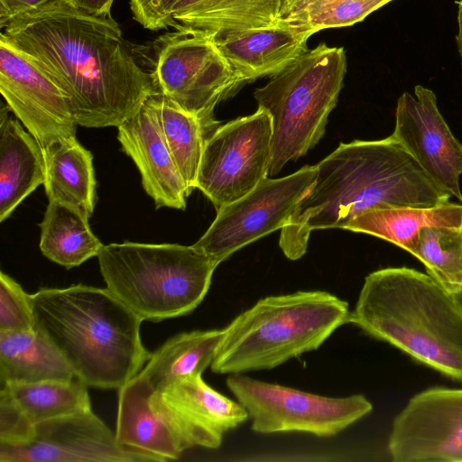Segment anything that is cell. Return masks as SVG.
I'll return each mask as SVG.
<instances>
[{
    "mask_svg": "<svg viewBox=\"0 0 462 462\" xmlns=\"http://www.w3.org/2000/svg\"><path fill=\"white\" fill-rule=\"evenodd\" d=\"M1 36L60 88L78 125L117 127L155 92L111 16L55 2L13 19Z\"/></svg>",
    "mask_w": 462,
    "mask_h": 462,
    "instance_id": "6da1fadb",
    "label": "cell"
},
{
    "mask_svg": "<svg viewBox=\"0 0 462 462\" xmlns=\"http://www.w3.org/2000/svg\"><path fill=\"white\" fill-rule=\"evenodd\" d=\"M316 168L314 183L281 229L279 245L290 260L305 254L313 230L346 229L370 210L433 208L451 197L393 135L341 143Z\"/></svg>",
    "mask_w": 462,
    "mask_h": 462,
    "instance_id": "7a4b0ae2",
    "label": "cell"
},
{
    "mask_svg": "<svg viewBox=\"0 0 462 462\" xmlns=\"http://www.w3.org/2000/svg\"><path fill=\"white\" fill-rule=\"evenodd\" d=\"M31 300L36 328L88 386L118 390L151 357L143 319L107 288H42Z\"/></svg>",
    "mask_w": 462,
    "mask_h": 462,
    "instance_id": "3957f363",
    "label": "cell"
},
{
    "mask_svg": "<svg viewBox=\"0 0 462 462\" xmlns=\"http://www.w3.org/2000/svg\"><path fill=\"white\" fill-rule=\"evenodd\" d=\"M348 323L462 383V311L428 273L405 266L369 273Z\"/></svg>",
    "mask_w": 462,
    "mask_h": 462,
    "instance_id": "277c9868",
    "label": "cell"
},
{
    "mask_svg": "<svg viewBox=\"0 0 462 462\" xmlns=\"http://www.w3.org/2000/svg\"><path fill=\"white\" fill-rule=\"evenodd\" d=\"M349 313L346 301L322 291L263 298L224 328L210 368L222 374L273 369L318 349Z\"/></svg>",
    "mask_w": 462,
    "mask_h": 462,
    "instance_id": "5b68a950",
    "label": "cell"
},
{
    "mask_svg": "<svg viewBox=\"0 0 462 462\" xmlns=\"http://www.w3.org/2000/svg\"><path fill=\"white\" fill-rule=\"evenodd\" d=\"M106 288L143 320L159 322L192 312L218 265L193 245L125 241L98 255Z\"/></svg>",
    "mask_w": 462,
    "mask_h": 462,
    "instance_id": "8992f818",
    "label": "cell"
},
{
    "mask_svg": "<svg viewBox=\"0 0 462 462\" xmlns=\"http://www.w3.org/2000/svg\"><path fill=\"white\" fill-rule=\"evenodd\" d=\"M346 72L344 48L319 43L272 76L254 97L272 120L268 176L305 155L323 137Z\"/></svg>",
    "mask_w": 462,
    "mask_h": 462,
    "instance_id": "52a82bcc",
    "label": "cell"
},
{
    "mask_svg": "<svg viewBox=\"0 0 462 462\" xmlns=\"http://www.w3.org/2000/svg\"><path fill=\"white\" fill-rule=\"evenodd\" d=\"M155 91L201 124L206 138L218 126L214 110L245 82L218 50L211 33L183 27L155 42L151 74Z\"/></svg>",
    "mask_w": 462,
    "mask_h": 462,
    "instance_id": "ba28073f",
    "label": "cell"
},
{
    "mask_svg": "<svg viewBox=\"0 0 462 462\" xmlns=\"http://www.w3.org/2000/svg\"><path fill=\"white\" fill-rule=\"evenodd\" d=\"M230 392L247 411L258 433L305 432L331 437L365 417L372 402L363 394L328 397L232 374Z\"/></svg>",
    "mask_w": 462,
    "mask_h": 462,
    "instance_id": "9c48e42d",
    "label": "cell"
},
{
    "mask_svg": "<svg viewBox=\"0 0 462 462\" xmlns=\"http://www.w3.org/2000/svg\"><path fill=\"white\" fill-rule=\"evenodd\" d=\"M272 120L261 107L219 125L204 143L196 188L216 210L249 192L268 177Z\"/></svg>",
    "mask_w": 462,
    "mask_h": 462,
    "instance_id": "30bf717a",
    "label": "cell"
},
{
    "mask_svg": "<svg viewBox=\"0 0 462 462\" xmlns=\"http://www.w3.org/2000/svg\"><path fill=\"white\" fill-rule=\"evenodd\" d=\"M316 165L282 178H265L251 192L217 211L204 235L192 245L219 264L237 250L290 221L315 181Z\"/></svg>",
    "mask_w": 462,
    "mask_h": 462,
    "instance_id": "8fae6325",
    "label": "cell"
},
{
    "mask_svg": "<svg viewBox=\"0 0 462 462\" xmlns=\"http://www.w3.org/2000/svg\"><path fill=\"white\" fill-rule=\"evenodd\" d=\"M387 451L395 462H462V388L411 396L392 422Z\"/></svg>",
    "mask_w": 462,
    "mask_h": 462,
    "instance_id": "7c38bea8",
    "label": "cell"
},
{
    "mask_svg": "<svg viewBox=\"0 0 462 462\" xmlns=\"http://www.w3.org/2000/svg\"><path fill=\"white\" fill-rule=\"evenodd\" d=\"M0 92L11 112L42 150L54 142L76 136L78 124L68 97L2 36Z\"/></svg>",
    "mask_w": 462,
    "mask_h": 462,
    "instance_id": "4fadbf2b",
    "label": "cell"
},
{
    "mask_svg": "<svg viewBox=\"0 0 462 462\" xmlns=\"http://www.w3.org/2000/svg\"><path fill=\"white\" fill-rule=\"evenodd\" d=\"M424 171L462 204V144L453 135L437 106L435 93L423 86L397 100L392 134Z\"/></svg>",
    "mask_w": 462,
    "mask_h": 462,
    "instance_id": "5bb4252c",
    "label": "cell"
},
{
    "mask_svg": "<svg viewBox=\"0 0 462 462\" xmlns=\"http://www.w3.org/2000/svg\"><path fill=\"white\" fill-rule=\"evenodd\" d=\"M150 402L184 450L193 447L217 448L226 431L249 418L242 404L211 388L201 374L154 391Z\"/></svg>",
    "mask_w": 462,
    "mask_h": 462,
    "instance_id": "9a60e30c",
    "label": "cell"
},
{
    "mask_svg": "<svg viewBox=\"0 0 462 462\" xmlns=\"http://www.w3.org/2000/svg\"><path fill=\"white\" fill-rule=\"evenodd\" d=\"M0 462H145L121 447L91 409L35 424L23 445L0 444Z\"/></svg>",
    "mask_w": 462,
    "mask_h": 462,
    "instance_id": "2e32d148",
    "label": "cell"
},
{
    "mask_svg": "<svg viewBox=\"0 0 462 462\" xmlns=\"http://www.w3.org/2000/svg\"><path fill=\"white\" fill-rule=\"evenodd\" d=\"M151 96L117 126V139L137 167L143 188L156 208L184 210L190 193L166 144Z\"/></svg>",
    "mask_w": 462,
    "mask_h": 462,
    "instance_id": "e0dca14e",
    "label": "cell"
},
{
    "mask_svg": "<svg viewBox=\"0 0 462 462\" xmlns=\"http://www.w3.org/2000/svg\"><path fill=\"white\" fill-rule=\"evenodd\" d=\"M313 34L289 21L266 27L213 34L232 69L245 83L273 76L308 51Z\"/></svg>",
    "mask_w": 462,
    "mask_h": 462,
    "instance_id": "ac0fdd59",
    "label": "cell"
},
{
    "mask_svg": "<svg viewBox=\"0 0 462 462\" xmlns=\"http://www.w3.org/2000/svg\"><path fill=\"white\" fill-rule=\"evenodd\" d=\"M153 392L150 383L139 374L118 389L116 441L145 462L178 459L184 449L152 410L150 397Z\"/></svg>",
    "mask_w": 462,
    "mask_h": 462,
    "instance_id": "d6986e66",
    "label": "cell"
},
{
    "mask_svg": "<svg viewBox=\"0 0 462 462\" xmlns=\"http://www.w3.org/2000/svg\"><path fill=\"white\" fill-rule=\"evenodd\" d=\"M9 111L7 105L0 110L1 222L45 180L42 147Z\"/></svg>",
    "mask_w": 462,
    "mask_h": 462,
    "instance_id": "ffe728a7",
    "label": "cell"
},
{
    "mask_svg": "<svg viewBox=\"0 0 462 462\" xmlns=\"http://www.w3.org/2000/svg\"><path fill=\"white\" fill-rule=\"evenodd\" d=\"M43 185L49 200L69 204L89 218L97 201L91 152L72 136L54 142L43 150Z\"/></svg>",
    "mask_w": 462,
    "mask_h": 462,
    "instance_id": "44dd1931",
    "label": "cell"
},
{
    "mask_svg": "<svg viewBox=\"0 0 462 462\" xmlns=\"http://www.w3.org/2000/svg\"><path fill=\"white\" fill-rule=\"evenodd\" d=\"M282 0H178L175 29L183 27L219 34L277 23Z\"/></svg>",
    "mask_w": 462,
    "mask_h": 462,
    "instance_id": "7402d4cb",
    "label": "cell"
},
{
    "mask_svg": "<svg viewBox=\"0 0 462 462\" xmlns=\"http://www.w3.org/2000/svg\"><path fill=\"white\" fill-rule=\"evenodd\" d=\"M75 377L60 352L37 328L27 332L0 331V386Z\"/></svg>",
    "mask_w": 462,
    "mask_h": 462,
    "instance_id": "603a6c76",
    "label": "cell"
},
{
    "mask_svg": "<svg viewBox=\"0 0 462 462\" xmlns=\"http://www.w3.org/2000/svg\"><path fill=\"white\" fill-rule=\"evenodd\" d=\"M427 226L462 227V204L374 209L353 219L346 229L377 236L414 256L420 232Z\"/></svg>",
    "mask_w": 462,
    "mask_h": 462,
    "instance_id": "cb8c5ba5",
    "label": "cell"
},
{
    "mask_svg": "<svg viewBox=\"0 0 462 462\" xmlns=\"http://www.w3.org/2000/svg\"><path fill=\"white\" fill-rule=\"evenodd\" d=\"M223 334L224 328L177 334L152 353L138 374L155 392L180 379L201 374L210 366Z\"/></svg>",
    "mask_w": 462,
    "mask_h": 462,
    "instance_id": "d4e9b609",
    "label": "cell"
},
{
    "mask_svg": "<svg viewBox=\"0 0 462 462\" xmlns=\"http://www.w3.org/2000/svg\"><path fill=\"white\" fill-rule=\"evenodd\" d=\"M39 226L42 254L66 269L97 256L104 245L92 233L88 217L58 200H49Z\"/></svg>",
    "mask_w": 462,
    "mask_h": 462,
    "instance_id": "484cf974",
    "label": "cell"
},
{
    "mask_svg": "<svg viewBox=\"0 0 462 462\" xmlns=\"http://www.w3.org/2000/svg\"><path fill=\"white\" fill-rule=\"evenodd\" d=\"M87 384L72 380H48L0 386L33 424L91 409Z\"/></svg>",
    "mask_w": 462,
    "mask_h": 462,
    "instance_id": "4316f807",
    "label": "cell"
},
{
    "mask_svg": "<svg viewBox=\"0 0 462 462\" xmlns=\"http://www.w3.org/2000/svg\"><path fill=\"white\" fill-rule=\"evenodd\" d=\"M157 110L160 126L172 159L189 193L196 180L206 134L200 122L162 94L151 96Z\"/></svg>",
    "mask_w": 462,
    "mask_h": 462,
    "instance_id": "83f0119b",
    "label": "cell"
},
{
    "mask_svg": "<svg viewBox=\"0 0 462 462\" xmlns=\"http://www.w3.org/2000/svg\"><path fill=\"white\" fill-rule=\"evenodd\" d=\"M414 257L451 294L462 289V227L422 228Z\"/></svg>",
    "mask_w": 462,
    "mask_h": 462,
    "instance_id": "f1b7e54d",
    "label": "cell"
},
{
    "mask_svg": "<svg viewBox=\"0 0 462 462\" xmlns=\"http://www.w3.org/2000/svg\"><path fill=\"white\" fill-rule=\"evenodd\" d=\"M393 0H316L299 14L284 19L316 32L352 25Z\"/></svg>",
    "mask_w": 462,
    "mask_h": 462,
    "instance_id": "f546056e",
    "label": "cell"
},
{
    "mask_svg": "<svg viewBox=\"0 0 462 462\" xmlns=\"http://www.w3.org/2000/svg\"><path fill=\"white\" fill-rule=\"evenodd\" d=\"M35 328L31 295L8 274L1 272L0 331L27 332Z\"/></svg>",
    "mask_w": 462,
    "mask_h": 462,
    "instance_id": "4dcf8cb0",
    "label": "cell"
},
{
    "mask_svg": "<svg viewBox=\"0 0 462 462\" xmlns=\"http://www.w3.org/2000/svg\"><path fill=\"white\" fill-rule=\"evenodd\" d=\"M34 428L8 395L0 391V444H25L32 439Z\"/></svg>",
    "mask_w": 462,
    "mask_h": 462,
    "instance_id": "1f68e13d",
    "label": "cell"
},
{
    "mask_svg": "<svg viewBox=\"0 0 462 462\" xmlns=\"http://www.w3.org/2000/svg\"><path fill=\"white\" fill-rule=\"evenodd\" d=\"M178 0H130L133 16L143 27L158 31L175 27L173 9Z\"/></svg>",
    "mask_w": 462,
    "mask_h": 462,
    "instance_id": "d6a6232c",
    "label": "cell"
},
{
    "mask_svg": "<svg viewBox=\"0 0 462 462\" xmlns=\"http://www.w3.org/2000/svg\"><path fill=\"white\" fill-rule=\"evenodd\" d=\"M55 2L70 0H0V27L3 29L13 19Z\"/></svg>",
    "mask_w": 462,
    "mask_h": 462,
    "instance_id": "836d02e7",
    "label": "cell"
},
{
    "mask_svg": "<svg viewBox=\"0 0 462 462\" xmlns=\"http://www.w3.org/2000/svg\"><path fill=\"white\" fill-rule=\"evenodd\" d=\"M114 0H70L76 8L97 16H110Z\"/></svg>",
    "mask_w": 462,
    "mask_h": 462,
    "instance_id": "e575fe53",
    "label": "cell"
},
{
    "mask_svg": "<svg viewBox=\"0 0 462 462\" xmlns=\"http://www.w3.org/2000/svg\"><path fill=\"white\" fill-rule=\"evenodd\" d=\"M314 1L316 0H282L280 11L281 20L288 19L299 14Z\"/></svg>",
    "mask_w": 462,
    "mask_h": 462,
    "instance_id": "d590c367",
    "label": "cell"
},
{
    "mask_svg": "<svg viewBox=\"0 0 462 462\" xmlns=\"http://www.w3.org/2000/svg\"><path fill=\"white\" fill-rule=\"evenodd\" d=\"M457 5V23L458 32L456 36V42L457 45L458 53L462 59V0L456 1Z\"/></svg>",
    "mask_w": 462,
    "mask_h": 462,
    "instance_id": "8d00e7d4",
    "label": "cell"
},
{
    "mask_svg": "<svg viewBox=\"0 0 462 462\" xmlns=\"http://www.w3.org/2000/svg\"><path fill=\"white\" fill-rule=\"evenodd\" d=\"M453 296H454L458 307L460 308V310L462 311V289L458 292L453 294Z\"/></svg>",
    "mask_w": 462,
    "mask_h": 462,
    "instance_id": "74e56055",
    "label": "cell"
}]
</instances>
